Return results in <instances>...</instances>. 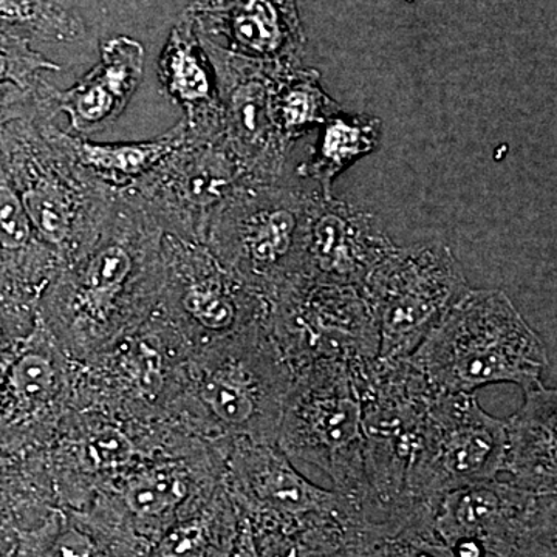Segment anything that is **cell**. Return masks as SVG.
Instances as JSON below:
<instances>
[{
  "instance_id": "6da1fadb",
  "label": "cell",
  "mask_w": 557,
  "mask_h": 557,
  "mask_svg": "<svg viewBox=\"0 0 557 557\" xmlns=\"http://www.w3.org/2000/svg\"><path fill=\"white\" fill-rule=\"evenodd\" d=\"M164 231L119 190L89 247L61 263L36 306L70 358L86 361L139 327L160 298Z\"/></svg>"
},
{
  "instance_id": "7a4b0ae2",
  "label": "cell",
  "mask_w": 557,
  "mask_h": 557,
  "mask_svg": "<svg viewBox=\"0 0 557 557\" xmlns=\"http://www.w3.org/2000/svg\"><path fill=\"white\" fill-rule=\"evenodd\" d=\"M293 379L262 322L190 354L170 421L209 442L276 445Z\"/></svg>"
},
{
  "instance_id": "3957f363",
  "label": "cell",
  "mask_w": 557,
  "mask_h": 557,
  "mask_svg": "<svg viewBox=\"0 0 557 557\" xmlns=\"http://www.w3.org/2000/svg\"><path fill=\"white\" fill-rule=\"evenodd\" d=\"M442 392L541 384L548 350L502 289L469 288L409 357Z\"/></svg>"
},
{
  "instance_id": "277c9868",
  "label": "cell",
  "mask_w": 557,
  "mask_h": 557,
  "mask_svg": "<svg viewBox=\"0 0 557 557\" xmlns=\"http://www.w3.org/2000/svg\"><path fill=\"white\" fill-rule=\"evenodd\" d=\"M53 120L21 119L0 132V161L44 244L61 263L98 236L119 190L101 185L58 145Z\"/></svg>"
},
{
  "instance_id": "5b68a950",
  "label": "cell",
  "mask_w": 557,
  "mask_h": 557,
  "mask_svg": "<svg viewBox=\"0 0 557 557\" xmlns=\"http://www.w3.org/2000/svg\"><path fill=\"white\" fill-rule=\"evenodd\" d=\"M361 408L368 498L361 520L409 515L406 486L438 388L408 358L348 364ZM417 509V508H416Z\"/></svg>"
},
{
  "instance_id": "8992f818",
  "label": "cell",
  "mask_w": 557,
  "mask_h": 557,
  "mask_svg": "<svg viewBox=\"0 0 557 557\" xmlns=\"http://www.w3.org/2000/svg\"><path fill=\"white\" fill-rule=\"evenodd\" d=\"M319 190L282 177L248 180L215 212L205 244L265 299L300 276L307 225Z\"/></svg>"
},
{
  "instance_id": "52a82bcc",
  "label": "cell",
  "mask_w": 557,
  "mask_h": 557,
  "mask_svg": "<svg viewBox=\"0 0 557 557\" xmlns=\"http://www.w3.org/2000/svg\"><path fill=\"white\" fill-rule=\"evenodd\" d=\"M277 448L321 469L361 519L368 498L361 408L350 368L318 359L295 373L278 424Z\"/></svg>"
},
{
  "instance_id": "ba28073f",
  "label": "cell",
  "mask_w": 557,
  "mask_h": 557,
  "mask_svg": "<svg viewBox=\"0 0 557 557\" xmlns=\"http://www.w3.org/2000/svg\"><path fill=\"white\" fill-rule=\"evenodd\" d=\"M193 350L159 314L79 362L75 408L141 421H170ZM172 423V421H171Z\"/></svg>"
},
{
  "instance_id": "9c48e42d",
  "label": "cell",
  "mask_w": 557,
  "mask_h": 557,
  "mask_svg": "<svg viewBox=\"0 0 557 557\" xmlns=\"http://www.w3.org/2000/svg\"><path fill=\"white\" fill-rule=\"evenodd\" d=\"M228 449L230 443L189 435L139 461L90 505L150 549L164 531L214 496L225 479Z\"/></svg>"
},
{
  "instance_id": "30bf717a",
  "label": "cell",
  "mask_w": 557,
  "mask_h": 557,
  "mask_svg": "<svg viewBox=\"0 0 557 557\" xmlns=\"http://www.w3.org/2000/svg\"><path fill=\"white\" fill-rule=\"evenodd\" d=\"M431 520L457 557H557V493L485 480L440 498Z\"/></svg>"
},
{
  "instance_id": "8fae6325",
  "label": "cell",
  "mask_w": 557,
  "mask_h": 557,
  "mask_svg": "<svg viewBox=\"0 0 557 557\" xmlns=\"http://www.w3.org/2000/svg\"><path fill=\"white\" fill-rule=\"evenodd\" d=\"M269 330L293 375L318 359L379 357V325L362 285L295 277L270 300Z\"/></svg>"
},
{
  "instance_id": "7c38bea8",
  "label": "cell",
  "mask_w": 557,
  "mask_h": 557,
  "mask_svg": "<svg viewBox=\"0 0 557 557\" xmlns=\"http://www.w3.org/2000/svg\"><path fill=\"white\" fill-rule=\"evenodd\" d=\"M153 313L196 351L269 321L270 300L226 269L205 242L164 234Z\"/></svg>"
},
{
  "instance_id": "4fadbf2b",
  "label": "cell",
  "mask_w": 557,
  "mask_h": 557,
  "mask_svg": "<svg viewBox=\"0 0 557 557\" xmlns=\"http://www.w3.org/2000/svg\"><path fill=\"white\" fill-rule=\"evenodd\" d=\"M188 435L171 421L141 423L97 409L70 410L44 448L58 504L89 507L139 461Z\"/></svg>"
},
{
  "instance_id": "5bb4252c",
  "label": "cell",
  "mask_w": 557,
  "mask_h": 557,
  "mask_svg": "<svg viewBox=\"0 0 557 557\" xmlns=\"http://www.w3.org/2000/svg\"><path fill=\"white\" fill-rule=\"evenodd\" d=\"M362 287L379 325V357L387 359L410 357L469 289L460 262L442 242L395 248Z\"/></svg>"
},
{
  "instance_id": "9a60e30c",
  "label": "cell",
  "mask_w": 557,
  "mask_h": 557,
  "mask_svg": "<svg viewBox=\"0 0 557 557\" xmlns=\"http://www.w3.org/2000/svg\"><path fill=\"white\" fill-rule=\"evenodd\" d=\"M504 454V420L490 416L475 394L440 391L409 472V507L432 508L450 491L497 479Z\"/></svg>"
},
{
  "instance_id": "2e32d148",
  "label": "cell",
  "mask_w": 557,
  "mask_h": 557,
  "mask_svg": "<svg viewBox=\"0 0 557 557\" xmlns=\"http://www.w3.org/2000/svg\"><path fill=\"white\" fill-rule=\"evenodd\" d=\"M248 180L225 137L189 134L149 174L120 193L152 215L164 234L205 242L215 212Z\"/></svg>"
},
{
  "instance_id": "e0dca14e",
  "label": "cell",
  "mask_w": 557,
  "mask_h": 557,
  "mask_svg": "<svg viewBox=\"0 0 557 557\" xmlns=\"http://www.w3.org/2000/svg\"><path fill=\"white\" fill-rule=\"evenodd\" d=\"M79 361L70 358L36 314L17 348L0 398V448L38 450L49 445L62 418L75 408Z\"/></svg>"
},
{
  "instance_id": "ac0fdd59",
  "label": "cell",
  "mask_w": 557,
  "mask_h": 557,
  "mask_svg": "<svg viewBox=\"0 0 557 557\" xmlns=\"http://www.w3.org/2000/svg\"><path fill=\"white\" fill-rule=\"evenodd\" d=\"M223 483L244 518L274 522L338 515L357 518L346 498L304 478L271 443L231 442Z\"/></svg>"
},
{
  "instance_id": "d6986e66",
  "label": "cell",
  "mask_w": 557,
  "mask_h": 557,
  "mask_svg": "<svg viewBox=\"0 0 557 557\" xmlns=\"http://www.w3.org/2000/svg\"><path fill=\"white\" fill-rule=\"evenodd\" d=\"M201 46L214 69L223 137L231 152L251 180L285 177L292 150L282 143L271 119V86L278 69L233 57L205 40Z\"/></svg>"
},
{
  "instance_id": "ffe728a7",
  "label": "cell",
  "mask_w": 557,
  "mask_h": 557,
  "mask_svg": "<svg viewBox=\"0 0 557 557\" xmlns=\"http://www.w3.org/2000/svg\"><path fill=\"white\" fill-rule=\"evenodd\" d=\"M183 13L201 40L271 67L302 65L307 36L298 0H194Z\"/></svg>"
},
{
  "instance_id": "44dd1931",
  "label": "cell",
  "mask_w": 557,
  "mask_h": 557,
  "mask_svg": "<svg viewBox=\"0 0 557 557\" xmlns=\"http://www.w3.org/2000/svg\"><path fill=\"white\" fill-rule=\"evenodd\" d=\"M395 248L375 214L319 194L310 209L300 276L364 285Z\"/></svg>"
},
{
  "instance_id": "7402d4cb",
  "label": "cell",
  "mask_w": 557,
  "mask_h": 557,
  "mask_svg": "<svg viewBox=\"0 0 557 557\" xmlns=\"http://www.w3.org/2000/svg\"><path fill=\"white\" fill-rule=\"evenodd\" d=\"M146 50L129 36H113L100 47V62L69 89L53 87L58 113H65L78 137L108 131L126 110L145 76Z\"/></svg>"
},
{
  "instance_id": "603a6c76",
  "label": "cell",
  "mask_w": 557,
  "mask_h": 557,
  "mask_svg": "<svg viewBox=\"0 0 557 557\" xmlns=\"http://www.w3.org/2000/svg\"><path fill=\"white\" fill-rule=\"evenodd\" d=\"M160 86L164 94L183 110L189 134L199 138L223 137L222 104L214 69L193 21L180 14L161 50Z\"/></svg>"
},
{
  "instance_id": "cb8c5ba5",
  "label": "cell",
  "mask_w": 557,
  "mask_h": 557,
  "mask_svg": "<svg viewBox=\"0 0 557 557\" xmlns=\"http://www.w3.org/2000/svg\"><path fill=\"white\" fill-rule=\"evenodd\" d=\"M518 412L504 420L505 454L500 474L508 482L557 493V394L544 383L523 391Z\"/></svg>"
},
{
  "instance_id": "d4e9b609",
  "label": "cell",
  "mask_w": 557,
  "mask_h": 557,
  "mask_svg": "<svg viewBox=\"0 0 557 557\" xmlns=\"http://www.w3.org/2000/svg\"><path fill=\"white\" fill-rule=\"evenodd\" d=\"M149 547L116 520L89 505L57 508L17 537L13 557H146Z\"/></svg>"
},
{
  "instance_id": "484cf974",
  "label": "cell",
  "mask_w": 557,
  "mask_h": 557,
  "mask_svg": "<svg viewBox=\"0 0 557 557\" xmlns=\"http://www.w3.org/2000/svg\"><path fill=\"white\" fill-rule=\"evenodd\" d=\"M57 252L33 228L0 161V296L36 307L60 269Z\"/></svg>"
},
{
  "instance_id": "4316f807",
  "label": "cell",
  "mask_w": 557,
  "mask_h": 557,
  "mask_svg": "<svg viewBox=\"0 0 557 557\" xmlns=\"http://www.w3.org/2000/svg\"><path fill=\"white\" fill-rule=\"evenodd\" d=\"M61 508L44 449L0 448V557H10L17 537Z\"/></svg>"
},
{
  "instance_id": "83f0119b",
  "label": "cell",
  "mask_w": 557,
  "mask_h": 557,
  "mask_svg": "<svg viewBox=\"0 0 557 557\" xmlns=\"http://www.w3.org/2000/svg\"><path fill=\"white\" fill-rule=\"evenodd\" d=\"M50 134L91 178L109 188L123 190L149 174L172 150L180 148L188 138L189 129L182 119L166 134L149 141H91L67 134L54 123H50Z\"/></svg>"
},
{
  "instance_id": "f1b7e54d",
  "label": "cell",
  "mask_w": 557,
  "mask_h": 557,
  "mask_svg": "<svg viewBox=\"0 0 557 557\" xmlns=\"http://www.w3.org/2000/svg\"><path fill=\"white\" fill-rule=\"evenodd\" d=\"M355 516L338 515L274 522L240 516L233 557H332L346 537Z\"/></svg>"
},
{
  "instance_id": "f546056e",
  "label": "cell",
  "mask_w": 557,
  "mask_h": 557,
  "mask_svg": "<svg viewBox=\"0 0 557 557\" xmlns=\"http://www.w3.org/2000/svg\"><path fill=\"white\" fill-rule=\"evenodd\" d=\"M318 131L317 141L309 157L296 168V174L299 178L317 183L322 197L330 199L336 177L355 161L379 148L383 123L376 116L339 110Z\"/></svg>"
},
{
  "instance_id": "4dcf8cb0",
  "label": "cell",
  "mask_w": 557,
  "mask_h": 557,
  "mask_svg": "<svg viewBox=\"0 0 557 557\" xmlns=\"http://www.w3.org/2000/svg\"><path fill=\"white\" fill-rule=\"evenodd\" d=\"M332 557H457L432 527L431 508L405 518L351 520L346 537Z\"/></svg>"
},
{
  "instance_id": "1f68e13d",
  "label": "cell",
  "mask_w": 557,
  "mask_h": 557,
  "mask_svg": "<svg viewBox=\"0 0 557 557\" xmlns=\"http://www.w3.org/2000/svg\"><path fill=\"white\" fill-rule=\"evenodd\" d=\"M240 512L225 483L214 496L161 534L146 557H233Z\"/></svg>"
},
{
  "instance_id": "d6a6232c",
  "label": "cell",
  "mask_w": 557,
  "mask_h": 557,
  "mask_svg": "<svg viewBox=\"0 0 557 557\" xmlns=\"http://www.w3.org/2000/svg\"><path fill=\"white\" fill-rule=\"evenodd\" d=\"M341 110L321 86L318 70L304 67L278 69L271 86V119L282 143L289 150L309 132Z\"/></svg>"
},
{
  "instance_id": "836d02e7",
  "label": "cell",
  "mask_w": 557,
  "mask_h": 557,
  "mask_svg": "<svg viewBox=\"0 0 557 557\" xmlns=\"http://www.w3.org/2000/svg\"><path fill=\"white\" fill-rule=\"evenodd\" d=\"M0 28L32 42L76 44L89 35L70 0H0Z\"/></svg>"
},
{
  "instance_id": "e575fe53",
  "label": "cell",
  "mask_w": 557,
  "mask_h": 557,
  "mask_svg": "<svg viewBox=\"0 0 557 557\" xmlns=\"http://www.w3.org/2000/svg\"><path fill=\"white\" fill-rule=\"evenodd\" d=\"M60 70L61 65L36 50L30 39L0 28V84H16L33 90L46 73Z\"/></svg>"
},
{
  "instance_id": "d590c367",
  "label": "cell",
  "mask_w": 557,
  "mask_h": 557,
  "mask_svg": "<svg viewBox=\"0 0 557 557\" xmlns=\"http://www.w3.org/2000/svg\"><path fill=\"white\" fill-rule=\"evenodd\" d=\"M53 87L46 78L33 90L16 84H0V132L7 124L21 119L54 120L58 116L51 91Z\"/></svg>"
},
{
  "instance_id": "8d00e7d4",
  "label": "cell",
  "mask_w": 557,
  "mask_h": 557,
  "mask_svg": "<svg viewBox=\"0 0 557 557\" xmlns=\"http://www.w3.org/2000/svg\"><path fill=\"white\" fill-rule=\"evenodd\" d=\"M36 325V307L22 306L0 296V370L11 359Z\"/></svg>"
},
{
  "instance_id": "74e56055",
  "label": "cell",
  "mask_w": 557,
  "mask_h": 557,
  "mask_svg": "<svg viewBox=\"0 0 557 557\" xmlns=\"http://www.w3.org/2000/svg\"><path fill=\"white\" fill-rule=\"evenodd\" d=\"M5 370H0V398H2V384H3V376H5Z\"/></svg>"
},
{
  "instance_id": "f35d334b",
  "label": "cell",
  "mask_w": 557,
  "mask_h": 557,
  "mask_svg": "<svg viewBox=\"0 0 557 557\" xmlns=\"http://www.w3.org/2000/svg\"><path fill=\"white\" fill-rule=\"evenodd\" d=\"M14 556V555H13ZM13 556H10V557H13Z\"/></svg>"
}]
</instances>
